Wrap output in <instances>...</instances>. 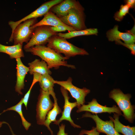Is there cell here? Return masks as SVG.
I'll use <instances>...</instances> for the list:
<instances>
[{"instance_id": "9a60e30c", "label": "cell", "mask_w": 135, "mask_h": 135, "mask_svg": "<svg viewBox=\"0 0 135 135\" xmlns=\"http://www.w3.org/2000/svg\"><path fill=\"white\" fill-rule=\"evenodd\" d=\"M16 81L15 90L18 94H22V90L24 86V80L26 74L29 71V68L22 62L20 58L16 59Z\"/></svg>"}, {"instance_id": "4fadbf2b", "label": "cell", "mask_w": 135, "mask_h": 135, "mask_svg": "<svg viewBox=\"0 0 135 135\" xmlns=\"http://www.w3.org/2000/svg\"><path fill=\"white\" fill-rule=\"evenodd\" d=\"M78 1L65 0L52 7L49 11L52 12L58 18L66 16L72 9L81 6Z\"/></svg>"}, {"instance_id": "7402d4cb", "label": "cell", "mask_w": 135, "mask_h": 135, "mask_svg": "<svg viewBox=\"0 0 135 135\" xmlns=\"http://www.w3.org/2000/svg\"><path fill=\"white\" fill-rule=\"evenodd\" d=\"M98 30L96 28H89L80 30L70 31L68 32L62 33H59L57 35L66 39H68L77 36L92 35H97Z\"/></svg>"}, {"instance_id": "83f0119b", "label": "cell", "mask_w": 135, "mask_h": 135, "mask_svg": "<svg viewBox=\"0 0 135 135\" xmlns=\"http://www.w3.org/2000/svg\"><path fill=\"white\" fill-rule=\"evenodd\" d=\"M32 88L30 86L28 92L25 94L24 98H22L23 104H24L26 109H27V104L30 93Z\"/></svg>"}, {"instance_id": "4316f807", "label": "cell", "mask_w": 135, "mask_h": 135, "mask_svg": "<svg viewBox=\"0 0 135 135\" xmlns=\"http://www.w3.org/2000/svg\"><path fill=\"white\" fill-rule=\"evenodd\" d=\"M100 133L96 130V127L93 126L90 130H82L78 135H99Z\"/></svg>"}, {"instance_id": "7c38bea8", "label": "cell", "mask_w": 135, "mask_h": 135, "mask_svg": "<svg viewBox=\"0 0 135 135\" xmlns=\"http://www.w3.org/2000/svg\"><path fill=\"white\" fill-rule=\"evenodd\" d=\"M89 118L95 122L97 130L106 135H122L114 129L113 121L110 119L109 120L104 121L100 118L96 114H92L90 112H86L82 118Z\"/></svg>"}, {"instance_id": "e0dca14e", "label": "cell", "mask_w": 135, "mask_h": 135, "mask_svg": "<svg viewBox=\"0 0 135 135\" xmlns=\"http://www.w3.org/2000/svg\"><path fill=\"white\" fill-rule=\"evenodd\" d=\"M22 45L20 44L8 46L0 43V52L8 54L11 59L21 58L24 57Z\"/></svg>"}, {"instance_id": "ba28073f", "label": "cell", "mask_w": 135, "mask_h": 135, "mask_svg": "<svg viewBox=\"0 0 135 135\" xmlns=\"http://www.w3.org/2000/svg\"><path fill=\"white\" fill-rule=\"evenodd\" d=\"M72 82L70 77L66 81L53 80L54 84L60 86L70 92L72 97L76 100L78 108L85 103V97L90 92V90L86 88H78L73 85Z\"/></svg>"}, {"instance_id": "4dcf8cb0", "label": "cell", "mask_w": 135, "mask_h": 135, "mask_svg": "<svg viewBox=\"0 0 135 135\" xmlns=\"http://www.w3.org/2000/svg\"><path fill=\"white\" fill-rule=\"evenodd\" d=\"M126 4L128 5L130 8H133L134 7L135 4V0H125Z\"/></svg>"}, {"instance_id": "9c48e42d", "label": "cell", "mask_w": 135, "mask_h": 135, "mask_svg": "<svg viewBox=\"0 0 135 135\" xmlns=\"http://www.w3.org/2000/svg\"><path fill=\"white\" fill-rule=\"evenodd\" d=\"M62 0H52L46 2L29 14L16 21H10L8 24L12 29V34L16 26L27 20L37 18L44 16L53 6L60 3Z\"/></svg>"}, {"instance_id": "5bb4252c", "label": "cell", "mask_w": 135, "mask_h": 135, "mask_svg": "<svg viewBox=\"0 0 135 135\" xmlns=\"http://www.w3.org/2000/svg\"><path fill=\"white\" fill-rule=\"evenodd\" d=\"M118 25H115L113 28L108 30L106 33V37L110 41H115L122 40L127 44H134L135 36L128 32H122L118 30Z\"/></svg>"}, {"instance_id": "f1b7e54d", "label": "cell", "mask_w": 135, "mask_h": 135, "mask_svg": "<svg viewBox=\"0 0 135 135\" xmlns=\"http://www.w3.org/2000/svg\"><path fill=\"white\" fill-rule=\"evenodd\" d=\"M33 81L31 86L33 87L34 84L37 82H38L40 78L41 74L37 73H34L33 74Z\"/></svg>"}, {"instance_id": "484cf974", "label": "cell", "mask_w": 135, "mask_h": 135, "mask_svg": "<svg viewBox=\"0 0 135 135\" xmlns=\"http://www.w3.org/2000/svg\"><path fill=\"white\" fill-rule=\"evenodd\" d=\"M116 44L122 45L129 49L131 51L132 54L134 55L135 54V44H127L123 43L120 40H117L115 41Z\"/></svg>"}, {"instance_id": "277c9868", "label": "cell", "mask_w": 135, "mask_h": 135, "mask_svg": "<svg viewBox=\"0 0 135 135\" xmlns=\"http://www.w3.org/2000/svg\"><path fill=\"white\" fill-rule=\"evenodd\" d=\"M19 24L16 27L11 34L9 41L14 42V45L26 44L30 39L34 28L33 26L37 22V18H33L26 20Z\"/></svg>"}, {"instance_id": "3957f363", "label": "cell", "mask_w": 135, "mask_h": 135, "mask_svg": "<svg viewBox=\"0 0 135 135\" xmlns=\"http://www.w3.org/2000/svg\"><path fill=\"white\" fill-rule=\"evenodd\" d=\"M110 98L116 103L123 113L122 116L129 122L133 123L135 118L134 106L131 104L130 94H125L119 89H114L109 94Z\"/></svg>"}, {"instance_id": "836d02e7", "label": "cell", "mask_w": 135, "mask_h": 135, "mask_svg": "<svg viewBox=\"0 0 135 135\" xmlns=\"http://www.w3.org/2000/svg\"><path fill=\"white\" fill-rule=\"evenodd\" d=\"M6 122H0V128L2 126V124L3 123H6Z\"/></svg>"}, {"instance_id": "603a6c76", "label": "cell", "mask_w": 135, "mask_h": 135, "mask_svg": "<svg viewBox=\"0 0 135 135\" xmlns=\"http://www.w3.org/2000/svg\"><path fill=\"white\" fill-rule=\"evenodd\" d=\"M23 103V98L16 105L3 111V112L8 110H12L17 112L20 115L22 120V124L25 129L28 130L31 125V124L28 122L24 118L22 111V105Z\"/></svg>"}, {"instance_id": "2e32d148", "label": "cell", "mask_w": 135, "mask_h": 135, "mask_svg": "<svg viewBox=\"0 0 135 135\" xmlns=\"http://www.w3.org/2000/svg\"><path fill=\"white\" fill-rule=\"evenodd\" d=\"M59 25L68 26L63 23L54 14L49 11L44 15L42 19L33 26L32 27L34 28L42 26H54Z\"/></svg>"}, {"instance_id": "f546056e", "label": "cell", "mask_w": 135, "mask_h": 135, "mask_svg": "<svg viewBox=\"0 0 135 135\" xmlns=\"http://www.w3.org/2000/svg\"><path fill=\"white\" fill-rule=\"evenodd\" d=\"M59 126V130L57 135H68V134L65 132V126L64 124H62Z\"/></svg>"}, {"instance_id": "cb8c5ba5", "label": "cell", "mask_w": 135, "mask_h": 135, "mask_svg": "<svg viewBox=\"0 0 135 135\" xmlns=\"http://www.w3.org/2000/svg\"><path fill=\"white\" fill-rule=\"evenodd\" d=\"M130 8L129 6L126 4L122 5L119 11L114 14V18L115 20L118 22L122 21L124 17L128 13Z\"/></svg>"}, {"instance_id": "7a4b0ae2", "label": "cell", "mask_w": 135, "mask_h": 135, "mask_svg": "<svg viewBox=\"0 0 135 135\" xmlns=\"http://www.w3.org/2000/svg\"><path fill=\"white\" fill-rule=\"evenodd\" d=\"M48 47L60 54H64L70 58L77 55H88V53L84 49L78 48L68 42L64 38L57 35L51 36L48 40Z\"/></svg>"}, {"instance_id": "d4e9b609", "label": "cell", "mask_w": 135, "mask_h": 135, "mask_svg": "<svg viewBox=\"0 0 135 135\" xmlns=\"http://www.w3.org/2000/svg\"><path fill=\"white\" fill-rule=\"evenodd\" d=\"M51 30L55 32H65L68 30L69 32L76 31L74 28L70 26L59 25L56 26H51Z\"/></svg>"}, {"instance_id": "5b68a950", "label": "cell", "mask_w": 135, "mask_h": 135, "mask_svg": "<svg viewBox=\"0 0 135 135\" xmlns=\"http://www.w3.org/2000/svg\"><path fill=\"white\" fill-rule=\"evenodd\" d=\"M57 34L51 30L50 26H42L37 27L34 28L30 39L24 46V49L25 50L35 46L44 45L51 36Z\"/></svg>"}, {"instance_id": "d6986e66", "label": "cell", "mask_w": 135, "mask_h": 135, "mask_svg": "<svg viewBox=\"0 0 135 135\" xmlns=\"http://www.w3.org/2000/svg\"><path fill=\"white\" fill-rule=\"evenodd\" d=\"M120 116L119 114L114 113L113 118L109 116L113 122L116 130L118 133H122L124 135H135V127H131L122 124L119 120Z\"/></svg>"}, {"instance_id": "8992f818", "label": "cell", "mask_w": 135, "mask_h": 135, "mask_svg": "<svg viewBox=\"0 0 135 135\" xmlns=\"http://www.w3.org/2000/svg\"><path fill=\"white\" fill-rule=\"evenodd\" d=\"M84 9L82 6L72 9L66 16L59 18L66 25L76 30L86 29L85 24Z\"/></svg>"}, {"instance_id": "6da1fadb", "label": "cell", "mask_w": 135, "mask_h": 135, "mask_svg": "<svg viewBox=\"0 0 135 135\" xmlns=\"http://www.w3.org/2000/svg\"><path fill=\"white\" fill-rule=\"evenodd\" d=\"M40 57L46 63L48 68L58 69L60 66L75 69V66L68 64L66 60L69 58L64 56L50 48L45 45L36 46L25 50Z\"/></svg>"}, {"instance_id": "e575fe53", "label": "cell", "mask_w": 135, "mask_h": 135, "mask_svg": "<svg viewBox=\"0 0 135 135\" xmlns=\"http://www.w3.org/2000/svg\"><path fill=\"white\" fill-rule=\"evenodd\" d=\"M52 135H54L53 134H52Z\"/></svg>"}, {"instance_id": "30bf717a", "label": "cell", "mask_w": 135, "mask_h": 135, "mask_svg": "<svg viewBox=\"0 0 135 135\" xmlns=\"http://www.w3.org/2000/svg\"><path fill=\"white\" fill-rule=\"evenodd\" d=\"M83 111L91 112L92 114H96L104 112H107L109 114L112 113H116L122 115V111L118 107L115 105L112 107H108L99 104L96 100L93 98L88 102L87 104H83L76 110V112H80Z\"/></svg>"}, {"instance_id": "52a82bcc", "label": "cell", "mask_w": 135, "mask_h": 135, "mask_svg": "<svg viewBox=\"0 0 135 135\" xmlns=\"http://www.w3.org/2000/svg\"><path fill=\"white\" fill-rule=\"evenodd\" d=\"M50 94L41 89L38 98L36 116L37 124L43 125L48 112L53 107L54 103L51 100Z\"/></svg>"}, {"instance_id": "ac0fdd59", "label": "cell", "mask_w": 135, "mask_h": 135, "mask_svg": "<svg viewBox=\"0 0 135 135\" xmlns=\"http://www.w3.org/2000/svg\"><path fill=\"white\" fill-rule=\"evenodd\" d=\"M29 73L33 74L34 73H37L41 75L48 74L50 75L52 72L48 67L46 63L44 60L36 59L28 64Z\"/></svg>"}, {"instance_id": "8fae6325", "label": "cell", "mask_w": 135, "mask_h": 135, "mask_svg": "<svg viewBox=\"0 0 135 135\" xmlns=\"http://www.w3.org/2000/svg\"><path fill=\"white\" fill-rule=\"evenodd\" d=\"M61 92L64 97V110L62 112V115L60 118L54 122V124L59 125L60 124L62 120H66L69 122L71 125L74 128H80L81 126L75 124L72 119L70 114L72 110L75 107H77L76 102H70L69 101L70 98L68 96V91L62 87L60 88Z\"/></svg>"}, {"instance_id": "d6a6232c", "label": "cell", "mask_w": 135, "mask_h": 135, "mask_svg": "<svg viewBox=\"0 0 135 135\" xmlns=\"http://www.w3.org/2000/svg\"><path fill=\"white\" fill-rule=\"evenodd\" d=\"M8 125L9 126V127H10V130L11 132L12 133V135H16V134H15L14 133L12 130L11 128L10 127V126L8 124Z\"/></svg>"}, {"instance_id": "ffe728a7", "label": "cell", "mask_w": 135, "mask_h": 135, "mask_svg": "<svg viewBox=\"0 0 135 135\" xmlns=\"http://www.w3.org/2000/svg\"><path fill=\"white\" fill-rule=\"evenodd\" d=\"M54 79L48 74L42 75L38 82L41 89L48 92L53 99L56 98L54 91Z\"/></svg>"}, {"instance_id": "44dd1931", "label": "cell", "mask_w": 135, "mask_h": 135, "mask_svg": "<svg viewBox=\"0 0 135 135\" xmlns=\"http://www.w3.org/2000/svg\"><path fill=\"white\" fill-rule=\"evenodd\" d=\"M54 99V103L53 107L47 113L44 125L47 128L50 132L51 135L53 134V133L50 127V125L52 122H54L56 121V116L62 112L61 108L58 105L57 98Z\"/></svg>"}, {"instance_id": "1f68e13d", "label": "cell", "mask_w": 135, "mask_h": 135, "mask_svg": "<svg viewBox=\"0 0 135 135\" xmlns=\"http://www.w3.org/2000/svg\"><path fill=\"white\" fill-rule=\"evenodd\" d=\"M126 32L133 35H135V24L133 28L131 30H127Z\"/></svg>"}]
</instances>
